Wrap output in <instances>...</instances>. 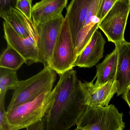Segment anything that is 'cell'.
Returning <instances> with one entry per match:
<instances>
[{"mask_svg":"<svg viewBox=\"0 0 130 130\" xmlns=\"http://www.w3.org/2000/svg\"><path fill=\"white\" fill-rule=\"evenodd\" d=\"M77 56L67 16L54 48L50 68L59 75L75 67Z\"/></svg>","mask_w":130,"mask_h":130,"instance_id":"cell-5","label":"cell"},{"mask_svg":"<svg viewBox=\"0 0 130 130\" xmlns=\"http://www.w3.org/2000/svg\"><path fill=\"white\" fill-rule=\"evenodd\" d=\"M55 95L54 88L35 100L7 111L9 130H19L42 120L51 107Z\"/></svg>","mask_w":130,"mask_h":130,"instance_id":"cell-2","label":"cell"},{"mask_svg":"<svg viewBox=\"0 0 130 130\" xmlns=\"http://www.w3.org/2000/svg\"><path fill=\"white\" fill-rule=\"evenodd\" d=\"M32 4L31 0H17L15 6L16 9L31 21H32Z\"/></svg>","mask_w":130,"mask_h":130,"instance_id":"cell-19","label":"cell"},{"mask_svg":"<svg viewBox=\"0 0 130 130\" xmlns=\"http://www.w3.org/2000/svg\"><path fill=\"white\" fill-rule=\"evenodd\" d=\"M122 97L126 103L128 105L130 109V87L127 90V91L124 94H123Z\"/></svg>","mask_w":130,"mask_h":130,"instance_id":"cell-24","label":"cell"},{"mask_svg":"<svg viewBox=\"0 0 130 130\" xmlns=\"http://www.w3.org/2000/svg\"><path fill=\"white\" fill-rule=\"evenodd\" d=\"M101 0H92L90 5L86 20L78 34L75 43L77 56L89 42L94 32L99 28L100 21L96 17Z\"/></svg>","mask_w":130,"mask_h":130,"instance_id":"cell-12","label":"cell"},{"mask_svg":"<svg viewBox=\"0 0 130 130\" xmlns=\"http://www.w3.org/2000/svg\"><path fill=\"white\" fill-rule=\"evenodd\" d=\"M64 19L61 13L55 19L36 26L40 63L44 67H50L54 48Z\"/></svg>","mask_w":130,"mask_h":130,"instance_id":"cell-7","label":"cell"},{"mask_svg":"<svg viewBox=\"0 0 130 130\" xmlns=\"http://www.w3.org/2000/svg\"><path fill=\"white\" fill-rule=\"evenodd\" d=\"M92 0H73L67 9L70 31L75 46L78 34L86 20Z\"/></svg>","mask_w":130,"mask_h":130,"instance_id":"cell-14","label":"cell"},{"mask_svg":"<svg viewBox=\"0 0 130 130\" xmlns=\"http://www.w3.org/2000/svg\"><path fill=\"white\" fill-rule=\"evenodd\" d=\"M67 0H43L32 7V20L36 27L52 20L62 13Z\"/></svg>","mask_w":130,"mask_h":130,"instance_id":"cell-13","label":"cell"},{"mask_svg":"<svg viewBox=\"0 0 130 130\" xmlns=\"http://www.w3.org/2000/svg\"><path fill=\"white\" fill-rule=\"evenodd\" d=\"M130 87H129V88H130Z\"/></svg>","mask_w":130,"mask_h":130,"instance_id":"cell-27","label":"cell"},{"mask_svg":"<svg viewBox=\"0 0 130 130\" xmlns=\"http://www.w3.org/2000/svg\"><path fill=\"white\" fill-rule=\"evenodd\" d=\"M130 11V0H117L104 19L99 28L108 41L115 44L125 41L124 32Z\"/></svg>","mask_w":130,"mask_h":130,"instance_id":"cell-6","label":"cell"},{"mask_svg":"<svg viewBox=\"0 0 130 130\" xmlns=\"http://www.w3.org/2000/svg\"><path fill=\"white\" fill-rule=\"evenodd\" d=\"M57 79L55 71L49 67L25 80L20 81L13 90L7 111L35 100L45 92H51Z\"/></svg>","mask_w":130,"mask_h":130,"instance_id":"cell-3","label":"cell"},{"mask_svg":"<svg viewBox=\"0 0 130 130\" xmlns=\"http://www.w3.org/2000/svg\"><path fill=\"white\" fill-rule=\"evenodd\" d=\"M123 114L113 105L93 108L87 106L77 125L83 130H119L124 129Z\"/></svg>","mask_w":130,"mask_h":130,"instance_id":"cell-4","label":"cell"},{"mask_svg":"<svg viewBox=\"0 0 130 130\" xmlns=\"http://www.w3.org/2000/svg\"><path fill=\"white\" fill-rule=\"evenodd\" d=\"M118 60L115 80L118 96L130 87V42L125 41L115 44Z\"/></svg>","mask_w":130,"mask_h":130,"instance_id":"cell-10","label":"cell"},{"mask_svg":"<svg viewBox=\"0 0 130 130\" xmlns=\"http://www.w3.org/2000/svg\"><path fill=\"white\" fill-rule=\"evenodd\" d=\"M115 78L99 87L94 86V80L90 82L84 83L80 80V86L86 105L93 108L108 106L112 96L117 92Z\"/></svg>","mask_w":130,"mask_h":130,"instance_id":"cell-9","label":"cell"},{"mask_svg":"<svg viewBox=\"0 0 130 130\" xmlns=\"http://www.w3.org/2000/svg\"><path fill=\"white\" fill-rule=\"evenodd\" d=\"M123 129H119V130H123Z\"/></svg>","mask_w":130,"mask_h":130,"instance_id":"cell-26","label":"cell"},{"mask_svg":"<svg viewBox=\"0 0 130 130\" xmlns=\"http://www.w3.org/2000/svg\"><path fill=\"white\" fill-rule=\"evenodd\" d=\"M3 27L4 38L7 45L20 53L26 60L27 64L40 63L37 46L38 35H33L27 38L20 37L5 21Z\"/></svg>","mask_w":130,"mask_h":130,"instance_id":"cell-8","label":"cell"},{"mask_svg":"<svg viewBox=\"0 0 130 130\" xmlns=\"http://www.w3.org/2000/svg\"><path fill=\"white\" fill-rule=\"evenodd\" d=\"M26 130H45L44 119L26 128Z\"/></svg>","mask_w":130,"mask_h":130,"instance_id":"cell-23","label":"cell"},{"mask_svg":"<svg viewBox=\"0 0 130 130\" xmlns=\"http://www.w3.org/2000/svg\"><path fill=\"white\" fill-rule=\"evenodd\" d=\"M74 130H83V129L79 126L77 125V127Z\"/></svg>","mask_w":130,"mask_h":130,"instance_id":"cell-25","label":"cell"},{"mask_svg":"<svg viewBox=\"0 0 130 130\" xmlns=\"http://www.w3.org/2000/svg\"><path fill=\"white\" fill-rule=\"evenodd\" d=\"M106 41L101 32L96 31L87 45L77 57L75 67L90 68L103 57Z\"/></svg>","mask_w":130,"mask_h":130,"instance_id":"cell-11","label":"cell"},{"mask_svg":"<svg viewBox=\"0 0 130 130\" xmlns=\"http://www.w3.org/2000/svg\"><path fill=\"white\" fill-rule=\"evenodd\" d=\"M118 52L116 48L108 55L102 62L96 65V73L93 80L96 77L94 84L99 87L116 78L118 65Z\"/></svg>","mask_w":130,"mask_h":130,"instance_id":"cell-16","label":"cell"},{"mask_svg":"<svg viewBox=\"0 0 130 130\" xmlns=\"http://www.w3.org/2000/svg\"><path fill=\"white\" fill-rule=\"evenodd\" d=\"M0 130H9L4 101H0Z\"/></svg>","mask_w":130,"mask_h":130,"instance_id":"cell-21","label":"cell"},{"mask_svg":"<svg viewBox=\"0 0 130 130\" xmlns=\"http://www.w3.org/2000/svg\"><path fill=\"white\" fill-rule=\"evenodd\" d=\"M59 76L54 100L44 118L45 130H69L86 108L76 71L71 69Z\"/></svg>","mask_w":130,"mask_h":130,"instance_id":"cell-1","label":"cell"},{"mask_svg":"<svg viewBox=\"0 0 130 130\" xmlns=\"http://www.w3.org/2000/svg\"><path fill=\"white\" fill-rule=\"evenodd\" d=\"M117 0H101L96 17L100 22L112 9Z\"/></svg>","mask_w":130,"mask_h":130,"instance_id":"cell-20","label":"cell"},{"mask_svg":"<svg viewBox=\"0 0 130 130\" xmlns=\"http://www.w3.org/2000/svg\"><path fill=\"white\" fill-rule=\"evenodd\" d=\"M0 16L20 37L27 38L33 35H38L33 21L15 7H11L9 10L0 13Z\"/></svg>","mask_w":130,"mask_h":130,"instance_id":"cell-15","label":"cell"},{"mask_svg":"<svg viewBox=\"0 0 130 130\" xmlns=\"http://www.w3.org/2000/svg\"><path fill=\"white\" fill-rule=\"evenodd\" d=\"M19 81L17 71L0 68V101L5 100L7 91L14 89Z\"/></svg>","mask_w":130,"mask_h":130,"instance_id":"cell-18","label":"cell"},{"mask_svg":"<svg viewBox=\"0 0 130 130\" xmlns=\"http://www.w3.org/2000/svg\"><path fill=\"white\" fill-rule=\"evenodd\" d=\"M17 1L13 0H1L0 1V13L7 11L11 7L15 8Z\"/></svg>","mask_w":130,"mask_h":130,"instance_id":"cell-22","label":"cell"},{"mask_svg":"<svg viewBox=\"0 0 130 130\" xmlns=\"http://www.w3.org/2000/svg\"><path fill=\"white\" fill-rule=\"evenodd\" d=\"M24 63L27 64L25 58L14 48L7 45L0 58V68L17 71Z\"/></svg>","mask_w":130,"mask_h":130,"instance_id":"cell-17","label":"cell"}]
</instances>
